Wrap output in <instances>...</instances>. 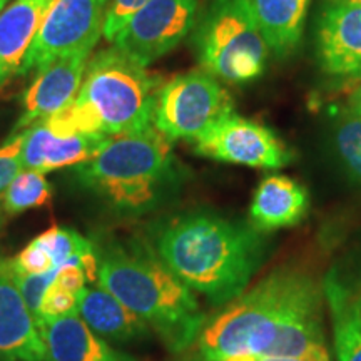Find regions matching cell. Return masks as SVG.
<instances>
[{
	"mask_svg": "<svg viewBox=\"0 0 361 361\" xmlns=\"http://www.w3.org/2000/svg\"><path fill=\"white\" fill-rule=\"evenodd\" d=\"M149 243L179 281L213 306L243 295L268 255L263 233L211 211L161 221L151 229Z\"/></svg>",
	"mask_w": 361,
	"mask_h": 361,
	"instance_id": "6da1fadb",
	"label": "cell"
},
{
	"mask_svg": "<svg viewBox=\"0 0 361 361\" xmlns=\"http://www.w3.org/2000/svg\"><path fill=\"white\" fill-rule=\"evenodd\" d=\"M97 286L137 314L166 348L179 353L204 328V311L192 291L159 259L151 243L97 238Z\"/></svg>",
	"mask_w": 361,
	"mask_h": 361,
	"instance_id": "7a4b0ae2",
	"label": "cell"
},
{
	"mask_svg": "<svg viewBox=\"0 0 361 361\" xmlns=\"http://www.w3.org/2000/svg\"><path fill=\"white\" fill-rule=\"evenodd\" d=\"M79 186L117 216L151 213L178 191L180 171L171 141L154 126L111 135L92 159L74 171Z\"/></svg>",
	"mask_w": 361,
	"mask_h": 361,
	"instance_id": "3957f363",
	"label": "cell"
},
{
	"mask_svg": "<svg viewBox=\"0 0 361 361\" xmlns=\"http://www.w3.org/2000/svg\"><path fill=\"white\" fill-rule=\"evenodd\" d=\"M323 286L311 274L279 268L239 295L200 333L202 361L252 355L266 358L279 333L306 300Z\"/></svg>",
	"mask_w": 361,
	"mask_h": 361,
	"instance_id": "277c9868",
	"label": "cell"
},
{
	"mask_svg": "<svg viewBox=\"0 0 361 361\" xmlns=\"http://www.w3.org/2000/svg\"><path fill=\"white\" fill-rule=\"evenodd\" d=\"M157 85L146 67L112 47L89 62L75 101L94 116L102 134L141 133L152 128Z\"/></svg>",
	"mask_w": 361,
	"mask_h": 361,
	"instance_id": "5b68a950",
	"label": "cell"
},
{
	"mask_svg": "<svg viewBox=\"0 0 361 361\" xmlns=\"http://www.w3.org/2000/svg\"><path fill=\"white\" fill-rule=\"evenodd\" d=\"M206 72L229 84H246L264 72L268 44L251 0H214L194 35Z\"/></svg>",
	"mask_w": 361,
	"mask_h": 361,
	"instance_id": "8992f818",
	"label": "cell"
},
{
	"mask_svg": "<svg viewBox=\"0 0 361 361\" xmlns=\"http://www.w3.org/2000/svg\"><path fill=\"white\" fill-rule=\"evenodd\" d=\"M231 111V97L214 75L191 71L176 75L159 89L152 124L169 141H197Z\"/></svg>",
	"mask_w": 361,
	"mask_h": 361,
	"instance_id": "52a82bcc",
	"label": "cell"
},
{
	"mask_svg": "<svg viewBox=\"0 0 361 361\" xmlns=\"http://www.w3.org/2000/svg\"><path fill=\"white\" fill-rule=\"evenodd\" d=\"M111 0H52L19 74L42 71L57 59L90 52L102 35Z\"/></svg>",
	"mask_w": 361,
	"mask_h": 361,
	"instance_id": "ba28073f",
	"label": "cell"
},
{
	"mask_svg": "<svg viewBox=\"0 0 361 361\" xmlns=\"http://www.w3.org/2000/svg\"><path fill=\"white\" fill-rule=\"evenodd\" d=\"M194 151L209 159L258 169H281L293 161L291 151L273 130L234 111L194 141Z\"/></svg>",
	"mask_w": 361,
	"mask_h": 361,
	"instance_id": "9c48e42d",
	"label": "cell"
},
{
	"mask_svg": "<svg viewBox=\"0 0 361 361\" xmlns=\"http://www.w3.org/2000/svg\"><path fill=\"white\" fill-rule=\"evenodd\" d=\"M196 16L197 0H147L112 44L146 67L186 39Z\"/></svg>",
	"mask_w": 361,
	"mask_h": 361,
	"instance_id": "30bf717a",
	"label": "cell"
},
{
	"mask_svg": "<svg viewBox=\"0 0 361 361\" xmlns=\"http://www.w3.org/2000/svg\"><path fill=\"white\" fill-rule=\"evenodd\" d=\"M316 51L324 72L361 79V2L324 0L316 24Z\"/></svg>",
	"mask_w": 361,
	"mask_h": 361,
	"instance_id": "8fae6325",
	"label": "cell"
},
{
	"mask_svg": "<svg viewBox=\"0 0 361 361\" xmlns=\"http://www.w3.org/2000/svg\"><path fill=\"white\" fill-rule=\"evenodd\" d=\"M336 361H361V256L336 261L323 278Z\"/></svg>",
	"mask_w": 361,
	"mask_h": 361,
	"instance_id": "7c38bea8",
	"label": "cell"
},
{
	"mask_svg": "<svg viewBox=\"0 0 361 361\" xmlns=\"http://www.w3.org/2000/svg\"><path fill=\"white\" fill-rule=\"evenodd\" d=\"M0 361H47L39 323L16 281L12 259L0 258Z\"/></svg>",
	"mask_w": 361,
	"mask_h": 361,
	"instance_id": "4fadbf2b",
	"label": "cell"
},
{
	"mask_svg": "<svg viewBox=\"0 0 361 361\" xmlns=\"http://www.w3.org/2000/svg\"><path fill=\"white\" fill-rule=\"evenodd\" d=\"M89 56L90 52L72 54L39 71L37 79L24 96V112L16 130L47 119L74 101L87 69Z\"/></svg>",
	"mask_w": 361,
	"mask_h": 361,
	"instance_id": "5bb4252c",
	"label": "cell"
},
{
	"mask_svg": "<svg viewBox=\"0 0 361 361\" xmlns=\"http://www.w3.org/2000/svg\"><path fill=\"white\" fill-rule=\"evenodd\" d=\"M111 135L104 134H57L42 121L24 129V168L39 173L84 164L106 146Z\"/></svg>",
	"mask_w": 361,
	"mask_h": 361,
	"instance_id": "9a60e30c",
	"label": "cell"
},
{
	"mask_svg": "<svg viewBox=\"0 0 361 361\" xmlns=\"http://www.w3.org/2000/svg\"><path fill=\"white\" fill-rule=\"evenodd\" d=\"M47 361H137L90 329L79 314L39 322Z\"/></svg>",
	"mask_w": 361,
	"mask_h": 361,
	"instance_id": "2e32d148",
	"label": "cell"
},
{
	"mask_svg": "<svg viewBox=\"0 0 361 361\" xmlns=\"http://www.w3.org/2000/svg\"><path fill=\"white\" fill-rule=\"evenodd\" d=\"M308 207V191L298 180L283 174L268 176L252 196L250 221L259 233L293 228L305 219Z\"/></svg>",
	"mask_w": 361,
	"mask_h": 361,
	"instance_id": "e0dca14e",
	"label": "cell"
},
{
	"mask_svg": "<svg viewBox=\"0 0 361 361\" xmlns=\"http://www.w3.org/2000/svg\"><path fill=\"white\" fill-rule=\"evenodd\" d=\"M51 2L52 0H13L12 6L0 12V87H4L13 74H19Z\"/></svg>",
	"mask_w": 361,
	"mask_h": 361,
	"instance_id": "ac0fdd59",
	"label": "cell"
},
{
	"mask_svg": "<svg viewBox=\"0 0 361 361\" xmlns=\"http://www.w3.org/2000/svg\"><path fill=\"white\" fill-rule=\"evenodd\" d=\"M78 314L96 335L114 343L141 341L151 333L137 314L99 286L80 291Z\"/></svg>",
	"mask_w": 361,
	"mask_h": 361,
	"instance_id": "d6986e66",
	"label": "cell"
},
{
	"mask_svg": "<svg viewBox=\"0 0 361 361\" xmlns=\"http://www.w3.org/2000/svg\"><path fill=\"white\" fill-rule=\"evenodd\" d=\"M268 47L278 57L291 54L303 37L310 0H251Z\"/></svg>",
	"mask_w": 361,
	"mask_h": 361,
	"instance_id": "ffe728a7",
	"label": "cell"
},
{
	"mask_svg": "<svg viewBox=\"0 0 361 361\" xmlns=\"http://www.w3.org/2000/svg\"><path fill=\"white\" fill-rule=\"evenodd\" d=\"M52 197V188L39 171L27 169L12 180L2 196L6 214H20L27 209L45 206Z\"/></svg>",
	"mask_w": 361,
	"mask_h": 361,
	"instance_id": "44dd1931",
	"label": "cell"
},
{
	"mask_svg": "<svg viewBox=\"0 0 361 361\" xmlns=\"http://www.w3.org/2000/svg\"><path fill=\"white\" fill-rule=\"evenodd\" d=\"M333 137L341 164L361 186V116L356 114L351 107L338 111Z\"/></svg>",
	"mask_w": 361,
	"mask_h": 361,
	"instance_id": "7402d4cb",
	"label": "cell"
},
{
	"mask_svg": "<svg viewBox=\"0 0 361 361\" xmlns=\"http://www.w3.org/2000/svg\"><path fill=\"white\" fill-rule=\"evenodd\" d=\"M79 296L80 293L74 295V293L62 291L51 283L44 293L42 301H40L37 323L44 322V319H56L62 318V316L78 314Z\"/></svg>",
	"mask_w": 361,
	"mask_h": 361,
	"instance_id": "603a6c76",
	"label": "cell"
},
{
	"mask_svg": "<svg viewBox=\"0 0 361 361\" xmlns=\"http://www.w3.org/2000/svg\"><path fill=\"white\" fill-rule=\"evenodd\" d=\"M22 149H24V130L11 135L8 141L0 147V197L4 196L12 180L20 174L22 168H24Z\"/></svg>",
	"mask_w": 361,
	"mask_h": 361,
	"instance_id": "cb8c5ba5",
	"label": "cell"
},
{
	"mask_svg": "<svg viewBox=\"0 0 361 361\" xmlns=\"http://www.w3.org/2000/svg\"><path fill=\"white\" fill-rule=\"evenodd\" d=\"M147 0H111L107 7L106 22H104L102 35L109 42H114L124 25L133 19L135 12H139L144 7Z\"/></svg>",
	"mask_w": 361,
	"mask_h": 361,
	"instance_id": "d4e9b609",
	"label": "cell"
},
{
	"mask_svg": "<svg viewBox=\"0 0 361 361\" xmlns=\"http://www.w3.org/2000/svg\"><path fill=\"white\" fill-rule=\"evenodd\" d=\"M13 269L20 274H39L49 273V271L59 269L54 264L52 256L49 255L47 250L39 245L37 241H30L29 246H25L17 258L12 259Z\"/></svg>",
	"mask_w": 361,
	"mask_h": 361,
	"instance_id": "484cf974",
	"label": "cell"
},
{
	"mask_svg": "<svg viewBox=\"0 0 361 361\" xmlns=\"http://www.w3.org/2000/svg\"><path fill=\"white\" fill-rule=\"evenodd\" d=\"M56 271L57 269L49 271V273H39V274L16 273V281H17V286H19L20 295L24 298L25 305L29 306L30 313L35 316V319H37L39 316L40 301H42L44 293L49 288V284L52 283Z\"/></svg>",
	"mask_w": 361,
	"mask_h": 361,
	"instance_id": "4316f807",
	"label": "cell"
},
{
	"mask_svg": "<svg viewBox=\"0 0 361 361\" xmlns=\"http://www.w3.org/2000/svg\"><path fill=\"white\" fill-rule=\"evenodd\" d=\"M85 281H87V278H85L84 269L75 263H67L56 271L52 284L62 291L79 295L84 290Z\"/></svg>",
	"mask_w": 361,
	"mask_h": 361,
	"instance_id": "83f0119b",
	"label": "cell"
},
{
	"mask_svg": "<svg viewBox=\"0 0 361 361\" xmlns=\"http://www.w3.org/2000/svg\"><path fill=\"white\" fill-rule=\"evenodd\" d=\"M308 356H311V358H313V361H331V360H329V353H328L326 345L318 346V348L311 351Z\"/></svg>",
	"mask_w": 361,
	"mask_h": 361,
	"instance_id": "f1b7e54d",
	"label": "cell"
},
{
	"mask_svg": "<svg viewBox=\"0 0 361 361\" xmlns=\"http://www.w3.org/2000/svg\"><path fill=\"white\" fill-rule=\"evenodd\" d=\"M350 107L353 109L356 114L361 116V87L355 90V94L350 99Z\"/></svg>",
	"mask_w": 361,
	"mask_h": 361,
	"instance_id": "f546056e",
	"label": "cell"
},
{
	"mask_svg": "<svg viewBox=\"0 0 361 361\" xmlns=\"http://www.w3.org/2000/svg\"><path fill=\"white\" fill-rule=\"evenodd\" d=\"M226 361H259V358L252 355H241V356H233V358H228Z\"/></svg>",
	"mask_w": 361,
	"mask_h": 361,
	"instance_id": "4dcf8cb0",
	"label": "cell"
},
{
	"mask_svg": "<svg viewBox=\"0 0 361 361\" xmlns=\"http://www.w3.org/2000/svg\"><path fill=\"white\" fill-rule=\"evenodd\" d=\"M259 361H313V358H259Z\"/></svg>",
	"mask_w": 361,
	"mask_h": 361,
	"instance_id": "1f68e13d",
	"label": "cell"
},
{
	"mask_svg": "<svg viewBox=\"0 0 361 361\" xmlns=\"http://www.w3.org/2000/svg\"><path fill=\"white\" fill-rule=\"evenodd\" d=\"M4 224H6V211H4L2 204H0V233H2Z\"/></svg>",
	"mask_w": 361,
	"mask_h": 361,
	"instance_id": "d6a6232c",
	"label": "cell"
},
{
	"mask_svg": "<svg viewBox=\"0 0 361 361\" xmlns=\"http://www.w3.org/2000/svg\"><path fill=\"white\" fill-rule=\"evenodd\" d=\"M7 2H8V0H0V12H2V8L6 7Z\"/></svg>",
	"mask_w": 361,
	"mask_h": 361,
	"instance_id": "836d02e7",
	"label": "cell"
},
{
	"mask_svg": "<svg viewBox=\"0 0 361 361\" xmlns=\"http://www.w3.org/2000/svg\"><path fill=\"white\" fill-rule=\"evenodd\" d=\"M358 2H361V0H358Z\"/></svg>",
	"mask_w": 361,
	"mask_h": 361,
	"instance_id": "e575fe53",
	"label": "cell"
}]
</instances>
